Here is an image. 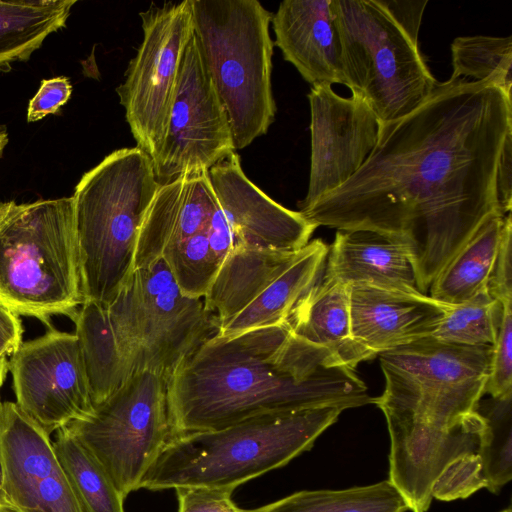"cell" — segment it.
Here are the masks:
<instances>
[{
	"mask_svg": "<svg viewBox=\"0 0 512 512\" xmlns=\"http://www.w3.org/2000/svg\"><path fill=\"white\" fill-rule=\"evenodd\" d=\"M510 134L511 97L499 88L488 81L438 82L412 112L380 124L375 148L349 180L299 212L317 227L397 240L428 295L477 228L501 214L496 173Z\"/></svg>",
	"mask_w": 512,
	"mask_h": 512,
	"instance_id": "1",
	"label": "cell"
},
{
	"mask_svg": "<svg viewBox=\"0 0 512 512\" xmlns=\"http://www.w3.org/2000/svg\"><path fill=\"white\" fill-rule=\"evenodd\" d=\"M354 369L296 337L285 323L215 333L167 382L173 437L274 413L372 404Z\"/></svg>",
	"mask_w": 512,
	"mask_h": 512,
	"instance_id": "2",
	"label": "cell"
},
{
	"mask_svg": "<svg viewBox=\"0 0 512 512\" xmlns=\"http://www.w3.org/2000/svg\"><path fill=\"white\" fill-rule=\"evenodd\" d=\"M344 410L334 405L266 414L218 430L177 435L149 468L141 489L234 491L310 450Z\"/></svg>",
	"mask_w": 512,
	"mask_h": 512,
	"instance_id": "3",
	"label": "cell"
},
{
	"mask_svg": "<svg viewBox=\"0 0 512 512\" xmlns=\"http://www.w3.org/2000/svg\"><path fill=\"white\" fill-rule=\"evenodd\" d=\"M427 3L331 0L343 85L366 103L380 124L412 112L438 84L418 46Z\"/></svg>",
	"mask_w": 512,
	"mask_h": 512,
	"instance_id": "4",
	"label": "cell"
},
{
	"mask_svg": "<svg viewBox=\"0 0 512 512\" xmlns=\"http://www.w3.org/2000/svg\"><path fill=\"white\" fill-rule=\"evenodd\" d=\"M159 186L152 159L137 146L113 151L83 174L72 198L84 301L108 306L132 275Z\"/></svg>",
	"mask_w": 512,
	"mask_h": 512,
	"instance_id": "5",
	"label": "cell"
},
{
	"mask_svg": "<svg viewBox=\"0 0 512 512\" xmlns=\"http://www.w3.org/2000/svg\"><path fill=\"white\" fill-rule=\"evenodd\" d=\"M83 302L73 198L0 203V303L48 325Z\"/></svg>",
	"mask_w": 512,
	"mask_h": 512,
	"instance_id": "6",
	"label": "cell"
},
{
	"mask_svg": "<svg viewBox=\"0 0 512 512\" xmlns=\"http://www.w3.org/2000/svg\"><path fill=\"white\" fill-rule=\"evenodd\" d=\"M272 15L257 0H192L193 31L235 150L266 134L275 119Z\"/></svg>",
	"mask_w": 512,
	"mask_h": 512,
	"instance_id": "7",
	"label": "cell"
},
{
	"mask_svg": "<svg viewBox=\"0 0 512 512\" xmlns=\"http://www.w3.org/2000/svg\"><path fill=\"white\" fill-rule=\"evenodd\" d=\"M106 309L132 372L149 371L166 383L218 331L203 298L184 295L162 258L135 269Z\"/></svg>",
	"mask_w": 512,
	"mask_h": 512,
	"instance_id": "8",
	"label": "cell"
},
{
	"mask_svg": "<svg viewBox=\"0 0 512 512\" xmlns=\"http://www.w3.org/2000/svg\"><path fill=\"white\" fill-rule=\"evenodd\" d=\"M64 428L101 464L125 499L141 489L173 438L167 383L155 373L136 372L89 416Z\"/></svg>",
	"mask_w": 512,
	"mask_h": 512,
	"instance_id": "9",
	"label": "cell"
},
{
	"mask_svg": "<svg viewBox=\"0 0 512 512\" xmlns=\"http://www.w3.org/2000/svg\"><path fill=\"white\" fill-rule=\"evenodd\" d=\"M492 346H464L429 336L378 354L385 377L372 404L420 413L464 415L484 395Z\"/></svg>",
	"mask_w": 512,
	"mask_h": 512,
	"instance_id": "10",
	"label": "cell"
},
{
	"mask_svg": "<svg viewBox=\"0 0 512 512\" xmlns=\"http://www.w3.org/2000/svg\"><path fill=\"white\" fill-rule=\"evenodd\" d=\"M143 40L116 88L137 147L153 159L164 136L185 45L193 31L192 0L141 12Z\"/></svg>",
	"mask_w": 512,
	"mask_h": 512,
	"instance_id": "11",
	"label": "cell"
},
{
	"mask_svg": "<svg viewBox=\"0 0 512 512\" xmlns=\"http://www.w3.org/2000/svg\"><path fill=\"white\" fill-rule=\"evenodd\" d=\"M235 151L226 110L192 31L182 54L164 136L152 159L156 178L161 185L184 174L206 173Z\"/></svg>",
	"mask_w": 512,
	"mask_h": 512,
	"instance_id": "12",
	"label": "cell"
},
{
	"mask_svg": "<svg viewBox=\"0 0 512 512\" xmlns=\"http://www.w3.org/2000/svg\"><path fill=\"white\" fill-rule=\"evenodd\" d=\"M16 404L48 434L93 410L75 334L50 328L8 361Z\"/></svg>",
	"mask_w": 512,
	"mask_h": 512,
	"instance_id": "13",
	"label": "cell"
},
{
	"mask_svg": "<svg viewBox=\"0 0 512 512\" xmlns=\"http://www.w3.org/2000/svg\"><path fill=\"white\" fill-rule=\"evenodd\" d=\"M0 512H84L53 442L16 402L2 403Z\"/></svg>",
	"mask_w": 512,
	"mask_h": 512,
	"instance_id": "14",
	"label": "cell"
},
{
	"mask_svg": "<svg viewBox=\"0 0 512 512\" xmlns=\"http://www.w3.org/2000/svg\"><path fill=\"white\" fill-rule=\"evenodd\" d=\"M310 106L311 155L303 210L349 180L376 146L380 122L366 103L345 98L331 85L312 86Z\"/></svg>",
	"mask_w": 512,
	"mask_h": 512,
	"instance_id": "15",
	"label": "cell"
},
{
	"mask_svg": "<svg viewBox=\"0 0 512 512\" xmlns=\"http://www.w3.org/2000/svg\"><path fill=\"white\" fill-rule=\"evenodd\" d=\"M207 177L229 225L233 246L298 251L317 228L299 211L280 205L251 182L236 151L214 164Z\"/></svg>",
	"mask_w": 512,
	"mask_h": 512,
	"instance_id": "16",
	"label": "cell"
},
{
	"mask_svg": "<svg viewBox=\"0 0 512 512\" xmlns=\"http://www.w3.org/2000/svg\"><path fill=\"white\" fill-rule=\"evenodd\" d=\"M352 334L376 356L432 336L449 306L429 295L350 285Z\"/></svg>",
	"mask_w": 512,
	"mask_h": 512,
	"instance_id": "17",
	"label": "cell"
},
{
	"mask_svg": "<svg viewBox=\"0 0 512 512\" xmlns=\"http://www.w3.org/2000/svg\"><path fill=\"white\" fill-rule=\"evenodd\" d=\"M271 23L274 44L306 82L311 86L343 84L341 46L331 0H284Z\"/></svg>",
	"mask_w": 512,
	"mask_h": 512,
	"instance_id": "18",
	"label": "cell"
},
{
	"mask_svg": "<svg viewBox=\"0 0 512 512\" xmlns=\"http://www.w3.org/2000/svg\"><path fill=\"white\" fill-rule=\"evenodd\" d=\"M217 205L207 172L161 184L140 229L134 270L159 260L168 245L206 231Z\"/></svg>",
	"mask_w": 512,
	"mask_h": 512,
	"instance_id": "19",
	"label": "cell"
},
{
	"mask_svg": "<svg viewBox=\"0 0 512 512\" xmlns=\"http://www.w3.org/2000/svg\"><path fill=\"white\" fill-rule=\"evenodd\" d=\"M324 272L347 285H368L409 294L419 289L414 262L397 240L372 230H337Z\"/></svg>",
	"mask_w": 512,
	"mask_h": 512,
	"instance_id": "20",
	"label": "cell"
},
{
	"mask_svg": "<svg viewBox=\"0 0 512 512\" xmlns=\"http://www.w3.org/2000/svg\"><path fill=\"white\" fill-rule=\"evenodd\" d=\"M286 324L296 337L327 349L351 369L376 356L352 334L349 285L325 272L298 300Z\"/></svg>",
	"mask_w": 512,
	"mask_h": 512,
	"instance_id": "21",
	"label": "cell"
},
{
	"mask_svg": "<svg viewBox=\"0 0 512 512\" xmlns=\"http://www.w3.org/2000/svg\"><path fill=\"white\" fill-rule=\"evenodd\" d=\"M300 250L233 246L203 298L205 307L216 318L218 329L258 297L287 269Z\"/></svg>",
	"mask_w": 512,
	"mask_h": 512,
	"instance_id": "22",
	"label": "cell"
},
{
	"mask_svg": "<svg viewBox=\"0 0 512 512\" xmlns=\"http://www.w3.org/2000/svg\"><path fill=\"white\" fill-rule=\"evenodd\" d=\"M328 250L321 239L308 242L287 269L217 333L235 335L285 323L298 300L323 274Z\"/></svg>",
	"mask_w": 512,
	"mask_h": 512,
	"instance_id": "23",
	"label": "cell"
},
{
	"mask_svg": "<svg viewBox=\"0 0 512 512\" xmlns=\"http://www.w3.org/2000/svg\"><path fill=\"white\" fill-rule=\"evenodd\" d=\"M93 407L134 373L120 350L106 306L85 300L72 318Z\"/></svg>",
	"mask_w": 512,
	"mask_h": 512,
	"instance_id": "24",
	"label": "cell"
},
{
	"mask_svg": "<svg viewBox=\"0 0 512 512\" xmlns=\"http://www.w3.org/2000/svg\"><path fill=\"white\" fill-rule=\"evenodd\" d=\"M505 216H489L439 272L429 296L448 306L462 304L488 289Z\"/></svg>",
	"mask_w": 512,
	"mask_h": 512,
	"instance_id": "25",
	"label": "cell"
},
{
	"mask_svg": "<svg viewBox=\"0 0 512 512\" xmlns=\"http://www.w3.org/2000/svg\"><path fill=\"white\" fill-rule=\"evenodd\" d=\"M76 0L0 1V70L26 61L48 35L65 27Z\"/></svg>",
	"mask_w": 512,
	"mask_h": 512,
	"instance_id": "26",
	"label": "cell"
},
{
	"mask_svg": "<svg viewBox=\"0 0 512 512\" xmlns=\"http://www.w3.org/2000/svg\"><path fill=\"white\" fill-rule=\"evenodd\" d=\"M389 480L341 490H303L248 512H405Z\"/></svg>",
	"mask_w": 512,
	"mask_h": 512,
	"instance_id": "27",
	"label": "cell"
},
{
	"mask_svg": "<svg viewBox=\"0 0 512 512\" xmlns=\"http://www.w3.org/2000/svg\"><path fill=\"white\" fill-rule=\"evenodd\" d=\"M53 447L84 512H125V499L104 468L64 427Z\"/></svg>",
	"mask_w": 512,
	"mask_h": 512,
	"instance_id": "28",
	"label": "cell"
},
{
	"mask_svg": "<svg viewBox=\"0 0 512 512\" xmlns=\"http://www.w3.org/2000/svg\"><path fill=\"white\" fill-rule=\"evenodd\" d=\"M453 79L488 81L511 97L512 37L461 36L451 44Z\"/></svg>",
	"mask_w": 512,
	"mask_h": 512,
	"instance_id": "29",
	"label": "cell"
},
{
	"mask_svg": "<svg viewBox=\"0 0 512 512\" xmlns=\"http://www.w3.org/2000/svg\"><path fill=\"white\" fill-rule=\"evenodd\" d=\"M502 312V304L484 290L462 304L449 306L432 337L450 344L493 346Z\"/></svg>",
	"mask_w": 512,
	"mask_h": 512,
	"instance_id": "30",
	"label": "cell"
},
{
	"mask_svg": "<svg viewBox=\"0 0 512 512\" xmlns=\"http://www.w3.org/2000/svg\"><path fill=\"white\" fill-rule=\"evenodd\" d=\"M161 258L181 292L192 298H204L222 265L209 245L207 230L168 245Z\"/></svg>",
	"mask_w": 512,
	"mask_h": 512,
	"instance_id": "31",
	"label": "cell"
},
{
	"mask_svg": "<svg viewBox=\"0 0 512 512\" xmlns=\"http://www.w3.org/2000/svg\"><path fill=\"white\" fill-rule=\"evenodd\" d=\"M494 401L485 413L478 410L485 420L479 456L485 488L498 493L512 479L511 400Z\"/></svg>",
	"mask_w": 512,
	"mask_h": 512,
	"instance_id": "32",
	"label": "cell"
},
{
	"mask_svg": "<svg viewBox=\"0 0 512 512\" xmlns=\"http://www.w3.org/2000/svg\"><path fill=\"white\" fill-rule=\"evenodd\" d=\"M503 312L492 346L489 375L484 394L494 400H511L512 392V305H502Z\"/></svg>",
	"mask_w": 512,
	"mask_h": 512,
	"instance_id": "33",
	"label": "cell"
},
{
	"mask_svg": "<svg viewBox=\"0 0 512 512\" xmlns=\"http://www.w3.org/2000/svg\"><path fill=\"white\" fill-rule=\"evenodd\" d=\"M485 485L479 455L468 456L442 473L434 485L432 496L441 501L467 498Z\"/></svg>",
	"mask_w": 512,
	"mask_h": 512,
	"instance_id": "34",
	"label": "cell"
},
{
	"mask_svg": "<svg viewBox=\"0 0 512 512\" xmlns=\"http://www.w3.org/2000/svg\"><path fill=\"white\" fill-rule=\"evenodd\" d=\"M175 491L178 512H248L233 502L229 489L184 487Z\"/></svg>",
	"mask_w": 512,
	"mask_h": 512,
	"instance_id": "35",
	"label": "cell"
},
{
	"mask_svg": "<svg viewBox=\"0 0 512 512\" xmlns=\"http://www.w3.org/2000/svg\"><path fill=\"white\" fill-rule=\"evenodd\" d=\"M491 296L502 305H512V221L505 216L500 246L488 284Z\"/></svg>",
	"mask_w": 512,
	"mask_h": 512,
	"instance_id": "36",
	"label": "cell"
},
{
	"mask_svg": "<svg viewBox=\"0 0 512 512\" xmlns=\"http://www.w3.org/2000/svg\"><path fill=\"white\" fill-rule=\"evenodd\" d=\"M72 86L67 77L44 79L35 96L30 100L27 121L35 122L48 114H54L70 98Z\"/></svg>",
	"mask_w": 512,
	"mask_h": 512,
	"instance_id": "37",
	"label": "cell"
},
{
	"mask_svg": "<svg viewBox=\"0 0 512 512\" xmlns=\"http://www.w3.org/2000/svg\"><path fill=\"white\" fill-rule=\"evenodd\" d=\"M496 197L501 215L511 213L512 208V134L506 138L497 166Z\"/></svg>",
	"mask_w": 512,
	"mask_h": 512,
	"instance_id": "38",
	"label": "cell"
},
{
	"mask_svg": "<svg viewBox=\"0 0 512 512\" xmlns=\"http://www.w3.org/2000/svg\"><path fill=\"white\" fill-rule=\"evenodd\" d=\"M22 333L19 315L0 303V357L11 356L18 350Z\"/></svg>",
	"mask_w": 512,
	"mask_h": 512,
	"instance_id": "39",
	"label": "cell"
},
{
	"mask_svg": "<svg viewBox=\"0 0 512 512\" xmlns=\"http://www.w3.org/2000/svg\"><path fill=\"white\" fill-rule=\"evenodd\" d=\"M207 237L212 251L223 263L233 247V240L229 225L219 204L211 216Z\"/></svg>",
	"mask_w": 512,
	"mask_h": 512,
	"instance_id": "40",
	"label": "cell"
},
{
	"mask_svg": "<svg viewBox=\"0 0 512 512\" xmlns=\"http://www.w3.org/2000/svg\"><path fill=\"white\" fill-rule=\"evenodd\" d=\"M8 372V360L6 356L0 357V390ZM2 402L0 399V420H1ZM3 481L1 450H0V492Z\"/></svg>",
	"mask_w": 512,
	"mask_h": 512,
	"instance_id": "41",
	"label": "cell"
},
{
	"mask_svg": "<svg viewBox=\"0 0 512 512\" xmlns=\"http://www.w3.org/2000/svg\"><path fill=\"white\" fill-rule=\"evenodd\" d=\"M8 141H9V139H8L6 127L4 125L0 124V158L3 154V150H4L5 146L8 144Z\"/></svg>",
	"mask_w": 512,
	"mask_h": 512,
	"instance_id": "42",
	"label": "cell"
},
{
	"mask_svg": "<svg viewBox=\"0 0 512 512\" xmlns=\"http://www.w3.org/2000/svg\"><path fill=\"white\" fill-rule=\"evenodd\" d=\"M500 512H512V510L510 507H508L506 509L501 510Z\"/></svg>",
	"mask_w": 512,
	"mask_h": 512,
	"instance_id": "43",
	"label": "cell"
}]
</instances>
